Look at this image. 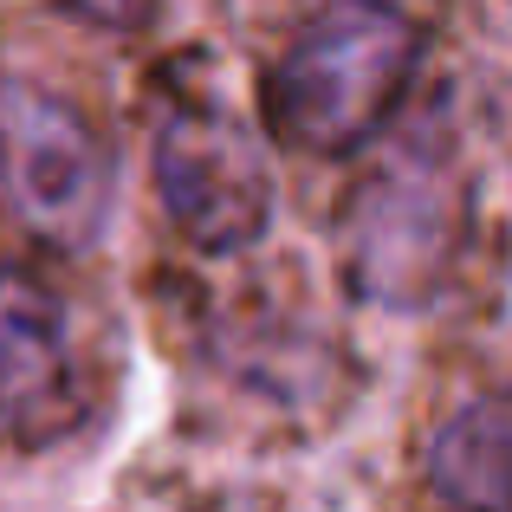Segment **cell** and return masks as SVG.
<instances>
[{
	"instance_id": "6da1fadb",
	"label": "cell",
	"mask_w": 512,
	"mask_h": 512,
	"mask_svg": "<svg viewBox=\"0 0 512 512\" xmlns=\"http://www.w3.org/2000/svg\"><path fill=\"white\" fill-rule=\"evenodd\" d=\"M415 59H422V33L396 7H363V0L325 7L266 65L260 117L286 150L344 163L396 124Z\"/></svg>"
},
{
	"instance_id": "7a4b0ae2",
	"label": "cell",
	"mask_w": 512,
	"mask_h": 512,
	"mask_svg": "<svg viewBox=\"0 0 512 512\" xmlns=\"http://www.w3.org/2000/svg\"><path fill=\"white\" fill-rule=\"evenodd\" d=\"M461 247V188H454L448 111L428 104L383 156L344 214V286L383 312H428L448 286Z\"/></svg>"
},
{
	"instance_id": "3957f363",
	"label": "cell",
	"mask_w": 512,
	"mask_h": 512,
	"mask_svg": "<svg viewBox=\"0 0 512 512\" xmlns=\"http://www.w3.org/2000/svg\"><path fill=\"white\" fill-rule=\"evenodd\" d=\"M156 195L175 234L208 260L260 247L273 227L266 143L221 104H175L156 124Z\"/></svg>"
},
{
	"instance_id": "277c9868",
	"label": "cell",
	"mask_w": 512,
	"mask_h": 512,
	"mask_svg": "<svg viewBox=\"0 0 512 512\" xmlns=\"http://www.w3.org/2000/svg\"><path fill=\"white\" fill-rule=\"evenodd\" d=\"M0 175L20 201L26 227L52 247H91L111 221L117 156L59 91L13 85L0 117Z\"/></svg>"
},
{
	"instance_id": "5b68a950",
	"label": "cell",
	"mask_w": 512,
	"mask_h": 512,
	"mask_svg": "<svg viewBox=\"0 0 512 512\" xmlns=\"http://www.w3.org/2000/svg\"><path fill=\"white\" fill-rule=\"evenodd\" d=\"M85 422L72 305L33 266H0V441L52 448Z\"/></svg>"
},
{
	"instance_id": "8992f818",
	"label": "cell",
	"mask_w": 512,
	"mask_h": 512,
	"mask_svg": "<svg viewBox=\"0 0 512 512\" xmlns=\"http://www.w3.org/2000/svg\"><path fill=\"white\" fill-rule=\"evenodd\" d=\"M428 487L448 512H512V383L461 402L435 428Z\"/></svg>"
}]
</instances>
